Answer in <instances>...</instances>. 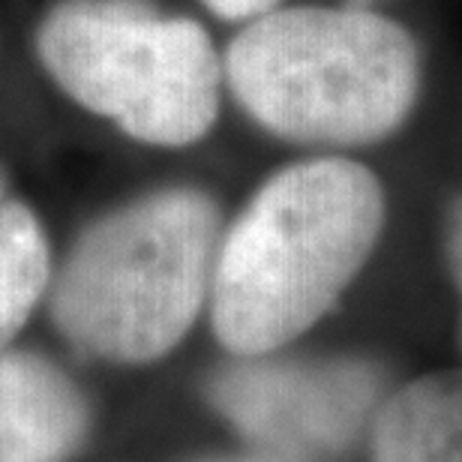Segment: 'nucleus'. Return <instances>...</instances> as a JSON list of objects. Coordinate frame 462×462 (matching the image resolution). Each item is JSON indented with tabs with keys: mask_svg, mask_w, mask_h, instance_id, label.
I'll return each mask as SVG.
<instances>
[{
	"mask_svg": "<svg viewBox=\"0 0 462 462\" xmlns=\"http://www.w3.org/2000/svg\"><path fill=\"white\" fill-rule=\"evenodd\" d=\"M192 462H271L264 457L253 454V450H246V454H223V457H201V459H192Z\"/></svg>",
	"mask_w": 462,
	"mask_h": 462,
	"instance_id": "nucleus-11",
	"label": "nucleus"
},
{
	"mask_svg": "<svg viewBox=\"0 0 462 462\" xmlns=\"http://www.w3.org/2000/svg\"><path fill=\"white\" fill-rule=\"evenodd\" d=\"M201 4L226 22H249V18L280 6V0H201Z\"/></svg>",
	"mask_w": 462,
	"mask_h": 462,
	"instance_id": "nucleus-10",
	"label": "nucleus"
},
{
	"mask_svg": "<svg viewBox=\"0 0 462 462\" xmlns=\"http://www.w3.org/2000/svg\"><path fill=\"white\" fill-rule=\"evenodd\" d=\"M223 79L271 135L360 147L393 135L411 117L420 49L373 6H273L231 40Z\"/></svg>",
	"mask_w": 462,
	"mask_h": 462,
	"instance_id": "nucleus-2",
	"label": "nucleus"
},
{
	"mask_svg": "<svg viewBox=\"0 0 462 462\" xmlns=\"http://www.w3.org/2000/svg\"><path fill=\"white\" fill-rule=\"evenodd\" d=\"M36 54L63 94L135 142L187 147L217 124L226 79L214 42L151 0H60Z\"/></svg>",
	"mask_w": 462,
	"mask_h": 462,
	"instance_id": "nucleus-4",
	"label": "nucleus"
},
{
	"mask_svg": "<svg viewBox=\"0 0 462 462\" xmlns=\"http://www.w3.org/2000/svg\"><path fill=\"white\" fill-rule=\"evenodd\" d=\"M223 214L208 192L156 189L81 231L51 280L67 343L108 364L174 351L210 300Z\"/></svg>",
	"mask_w": 462,
	"mask_h": 462,
	"instance_id": "nucleus-3",
	"label": "nucleus"
},
{
	"mask_svg": "<svg viewBox=\"0 0 462 462\" xmlns=\"http://www.w3.org/2000/svg\"><path fill=\"white\" fill-rule=\"evenodd\" d=\"M391 369L366 355L231 357L205 396L253 454L271 462H343L366 445L391 393Z\"/></svg>",
	"mask_w": 462,
	"mask_h": 462,
	"instance_id": "nucleus-5",
	"label": "nucleus"
},
{
	"mask_svg": "<svg viewBox=\"0 0 462 462\" xmlns=\"http://www.w3.org/2000/svg\"><path fill=\"white\" fill-rule=\"evenodd\" d=\"M88 430V400L63 369L27 351H0V462H67Z\"/></svg>",
	"mask_w": 462,
	"mask_h": 462,
	"instance_id": "nucleus-6",
	"label": "nucleus"
},
{
	"mask_svg": "<svg viewBox=\"0 0 462 462\" xmlns=\"http://www.w3.org/2000/svg\"><path fill=\"white\" fill-rule=\"evenodd\" d=\"M384 187L346 156L271 174L219 237L210 328L231 357L282 351L316 328L382 240Z\"/></svg>",
	"mask_w": 462,
	"mask_h": 462,
	"instance_id": "nucleus-1",
	"label": "nucleus"
},
{
	"mask_svg": "<svg viewBox=\"0 0 462 462\" xmlns=\"http://www.w3.org/2000/svg\"><path fill=\"white\" fill-rule=\"evenodd\" d=\"M9 199V178H6V171H4V165H0V205Z\"/></svg>",
	"mask_w": 462,
	"mask_h": 462,
	"instance_id": "nucleus-12",
	"label": "nucleus"
},
{
	"mask_svg": "<svg viewBox=\"0 0 462 462\" xmlns=\"http://www.w3.org/2000/svg\"><path fill=\"white\" fill-rule=\"evenodd\" d=\"M51 249L40 217L24 201L0 205V351L22 334L51 289Z\"/></svg>",
	"mask_w": 462,
	"mask_h": 462,
	"instance_id": "nucleus-8",
	"label": "nucleus"
},
{
	"mask_svg": "<svg viewBox=\"0 0 462 462\" xmlns=\"http://www.w3.org/2000/svg\"><path fill=\"white\" fill-rule=\"evenodd\" d=\"M364 448L366 462H462V366L393 384Z\"/></svg>",
	"mask_w": 462,
	"mask_h": 462,
	"instance_id": "nucleus-7",
	"label": "nucleus"
},
{
	"mask_svg": "<svg viewBox=\"0 0 462 462\" xmlns=\"http://www.w3.org/2000/svg\"><path fill=\"white\" fill-rule=\"evenodd\" d=\"M441 253H445L448 273L454 280L457 294L462 300V192L445 205V217H441ZM459 346H462V319H459Z\"/></svg>",
	"mask_w": 462,
	"mask_h": 462,
	"instance_id": "nucleus-9",
	"label": "nucleus"
},
{
	"mask_svg": "<svg viewBox=\"0 0 462 462\" xmlns=\"http://www.w3.org/2000/svg\"><path fill=\"white\" fill-rule=\"evenodd\" d=\"M348 4H357V6H369L373 0H348Z\"/></svg>",
	"mask_w": 462,
	"mask_h": 462,
	"instance_id": "nucleus-13",
	"label": "nucleus"
}]
</instances>
